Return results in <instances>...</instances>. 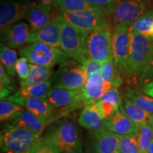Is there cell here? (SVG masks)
Masks as SVG:
<instances>
[{"instance_id": "d6986e66", "label": "cell", "mask_w": 153, "mask_h": 153, "mask_svg": "<svg viewBox=\"0 0 153 153\" xmlns=\"http://www.w3.org/2000/svg\"><path fill=\"white\" fill-rule=\"evenodd\" d=\"M82 91L85 104L87 105L98 102L108 90L104 83L101 74H96L87 79L85 87L82 88Z\"/></svg>"}, {"instance_id": "e0dca14e", "label": "cell", "mask_w": 153, "mask_h": 153, "mask_svg": "<svg viewBox=\"0 0 153 153\" xmlns=\"http://www.w3.org/2000/svg\"><path fill=\"white\" fill-rule=\"evenodd\" d=\"M94 153H118L120 135L101 128L90 131Z\"/></svg>"}, {"instance_id": "f35d334b", "label": "cell", "mask_w": 153, "mask_h": 153, "mask_svg": "<svg viewBox=\"0 0 153 153\" xmlns=\"http://www.w3.org/2000/svg\"><path fill=\"white\" fill-rule=\"evenodd\" d=\"M32 153H57V152L53 145L43 136L33 149Z\"/></svg>"}, {"instance_id": "4dcf8cb0", "label": "cell", "mask_w": 153, "mask_h": 153, "mask_svg": "<svg viewBox=\"0 0 153 153\" xmlns=\"http://www.w3.org/2000/svg\"><path fill=\"white\" fill-rule=\"evenodd\" d=\"M153 140V128L148 123L139 125V131L137 135L140 153H148V149Z\"/></svg>"}, {"instance_id": "d590c367", "label": "cell", "mask_w": 153, "mask_h": 153, "mask_svg": "<svg viewBox=\"0 0 153 153\" xmlns=\"http://www.w3.org/2000/svg\"><path fill=\"white\" fill-rule=\"evenodd\" d=\"M97 106L98 107L99 112L102 116L103 119H106V118L110 117L112 115H114L115 113L117 112L118 108L114 106V105L108 101L99 100L98 102L96 103Z\"/></svg>"}, {"instance_id": "f1b7e54d", "label": "cell", "mask_w": 153, "mask_h": 153, "mask_svg": "<svg viewBox=\"0 0 153 153\" xmlns=\"http://www.w3.org/2000/svg\"><path fill=\"white\" fill-rule=\"evenodd\" d=\"M126 97L140 108L153 114V98L137 89H128Z\"/></svg>"}, {"instance_id": "5b68a950", "label": "cell", "mask_w": 153, "mask_h": 153, "mask_svg": "<svg viewBox=\"0 0 153 153\" xmlns=\"http://www.w3.org/2000/svg\"><path fill=\"white\" fill-rule=\"evenodd\" d=\"M19 54L26 57L30 64L53 68L70 64V58L60 48L53 47L41 43H33L19 49Z\"/></svg>"}, {"instance_id": "83f0119b", "label": "cell", "mask_w": 153, "mask_h": 153, "mask_svg": "<svg viewBox=\"0 0 153 153\" xmlns=\"http://www.w3.org/2000/svg\"><path fill=\"white\" fill-rule=\"evenodd\" d=\"M0 60L1 65L9 75L11 76L16 75L15 65L17 60V53L14 50L1 43L0 47Z\"/></svg>"}, {"instance_id": "8fae6325", "label": "cell", "mask_w": 153, "mask_h": 153, "mask_svg": "<svg viewBox=\"0 0 153 153\" xmlns=\"http://www.w3.org/2000/svg\"><path fill=\"white\" fill-rule=\"evenodd\" d=\"M53 87L68 89H82L87 78L83 65L74 64L62 67L53 74Z\"/></svg>"}, {"instance_id": "8d00e7d4", "label": "cell", "mask_w": 153, "mask_h": 153, "mask_svg": "<svg viewBox=\"0 0 153 153\" xmlns=\"http://www.w3.org/2000/svg\"><path fill=\"white\" fill-rule=\"evenodd\" d=\"M0 87H6L11 92L16 90V84L14 79L5 71L1 64H0Z\"/></svg>"}, {"instance_id": "ee69618b", "label": "cell", "mask_w": 153, "mask_h": 153, "mask_svg": "<svg viewBox=\"0 0 153 153\" xmlns=\"http://www.w3.org/2000/svg\"><path fill=\"white\" fill-rule=\"evenodd\" d=\"M32 150L30 151V152H24V153H32ZM3 153H14V152H3Z\"/></svg>"}, {"instance_id": "603a6c76", "label": "cell", "mask_w": 153, "mask_h": 153, "mask_svg": "<svg viewBox=\"0 0 153 153\" xmlns=\"http://www.w3.org/2000/svg\"><path fill=\"white\" fill-rule=\"evenodd\" d=\"M123 106L128 117L137 124L148 123L153 128V114H150L132 102L127 97H123Z\"/></svg>"}, {"instance_id": "8992f818", "label": "cell", "mask_w": 153, "mask_h": 153, "mask_svg": "<svg viewBox=\"0 0 153 153\" xmlns=\"http://www.w3.org/2000/svg\"><path fill=\"white\" fill-rule=\"evenodd\" d=\"M41 135L19 126L7 124L1 133L2 152L24 153L31 151L39 142Z\"/></svg>"}, {"instance_id": "1f68e13d", "label": "cell", "mask_w": 153, "mask_h": 153, "mask_svg": "<svg viewBox=\"0 0 153 153\" xmlns=\"http://www.w3.org/2000/svg\"><path fill=\"white\" fill-rule=\"evenodd\" d=\"M118 153H140L137 137L120 135Z\"/></svg>"}, {"instance_id": "b9f144b4", "label": "cell", "mask_w": 153, "mask_h": 153, "mask_svg": "<svg viewBox=\"0 0 153 153\" xmlns=\"http://www.w3.org/2000/svg\"><path fill=\"white\" fill-rule=\"evenodd\" d=\"M38 1V3L44 4H47L50 6H53L55 7V4H56L57 0H36Z\"/></svg>"}, {"instance_id": "484cf974", "label": "cell", "mask_w": 153, "mask_h": 153, "mask_svg": "<svg viewBox=\"0 0 153 153\" xmlns=\"http://www.w3.org/2000/svg\"><path fill=\"white\" fill-rule=\"evenodd\" d=\"M53 87L52 80L43 82V83L36 84L28 87H21L17 91L19 94L25 97H33V98L46 99L49 91Z\"/></svg>"}, {"instance_id": "3957f363", "label": "cell", "mask_w": 153, "mask_h": 153, "mask_svg": "<svg viewBox=\"0 0 153 153\" xmlns=\"http://www.w3.org/2000/svg\"><path fill=\"white\" fill-rule=\"evenodd\" d=\"M153 0H117L104 7L111 27L116 25L131 26L139 17L152 8Z\"/></svg>"}, {"instance_id": "277c9868", "label": "cell", "mask_w": 153, "mask_h": 153, "mask_svg": "<svg viewBox=\"0 0 153 153\" xmlns=\"http://www.w3.org/2000/svg\"><path fill=\"white\" fill-rule=\"evenodd\" d=\"M60 26V49L69 58L84 65L89 57L86 51L87 33L68 23L61 15H57Z\"/></svg>"}, {"instance_id": "6da1fadb", "label": "cell", "mask_w": 153, "mask_h": 153, "mask_svg": "<svg viewBox=\"0 0 153 153\" xmlns=\"http://www.w3.org/2000/svg\"><path fill=\"white\" fill-rule=\"evenodd\" d=\"M131 51L125 76L138 85L139 79L148 64L153 48V38L129 28Z\"/></svg>"}, {"instance_id": "f546056e", "label": "cell", "mask_w": 153, "mask_h": 153, "mask_svg": "<svg viewBox=\"0 0 153 153\" xmlns=\"http://www.w3.org/2000/svg\"><path fill=\"white\" fill-rule=\"evenodd\" d=\"M25 110L22 105H19L12 101L1 99L0 101V119L1 121H6L14 119Z\"/></svg>"}, {"instance_id": "836d02e7", "label": "cell", "mask_w": 153, "mask_h": 153, "mask_svg": "<svg viewBox=\"0 0 153 153\" xmlns=\"http://www.w3.org/2000/svg\"><path fill=\"white\" fill-rule=\"evenodd\" d=\"M153 81V48L152 50V53L150 57L148 64L145 67L144 70H143L142 74L139 79L138 85L141 86V87L143 86L150 83Z\"/></svg>"}, {"instance_id": "d6a6232c", "label": "cell", "mask_w": 153, "mask_h": 153, "mask_svg": "<svg viewBox=\"0 0 153 153\" xmlns=\"http://www.w3.org/2000/svg\"><path fill=\"white\" fill-rule=\"evenodd\" d=\"M16 74L22 80H25L28 77L30 74V63L26 57L22 56L17 59L15 65Z\"/></svg>"}, {"instance_id": "30bf717a", "label": "cell", "mask_w": 153, "mask_h": 153, "mask_svg": "<svg viewBox=\"0 0 153 153\" xmlns=\"http://www.w3.org/2000/svg\"><path fill=\"white\" fill-rule=\"evenodd\" d=\"M46 99L53 107L60 110L62 117L85 105L82 89L74 90L52 87Z\"/></svg>"}, {"instance_id": "2e32d148", "label": "cell", "mask_w": 153, "mask_h": 153, "mask_svg": "<svg viewBox=\"0 0 153 153\" xmlns=\"http://www.w3.org/2000/svg\"><path fill=\"white\" fill-rule=\"evenodd\" d=\"M33 43H41L60 48V26L57 16L43 28L32 32L28 44Z\"/></svg>"}, {"instance_id": "7a4b0ae2", "label": "cell", "mask_w": 153, "mask_h": 153, "mask_svg": "<svg viewBox=\"0 0 153 153\" xmlns=\"http://www.w3.org/2000/svg\"><path fill=\"white\" fill-rule=\"evenodd\" d=\"M43 137L57 153H83L79 132L75 123L64 120L53 126Z\"/></svg>"}, {"instance_id": "7c38bea8", "label": "cell", "mask_w": 153, "mask_h": 153, "mask_svg": "<svg viewBox=\"0 0 153 153\" xmlns=\"http://www.w3.org/2000/svg\"><path fill=\"white\" fill-rule=\"evenodd\" d=\"M86 51L89 58L102 64L113 57L110 28L89 34L86 40Z\"/></svg>"}, {"instance_id": "4fadbf2b", "label": "cell", "mask_w": 153, "mask_h": 153, "mask_svg": "<svg viewBox=\"0 0 153 153\" xmlns=\"http://www.w3.org/2000/svg\"><path fill=\"white\" fill-rule=\"evenodd\" d=\"M103 128L118 135L137 137L139 125L128 117L122 104L117 112L104 120Z\"/></svg>"}, {"instance_id": "ffe728a7", "label": "cell", "mask_w": 153, "mask_h": 153, "mask_svg": "<svg viewBox=\"0 0 153 153\" xmlns=\"http://www.w3.org/2000/svg\"><path fill=\"white\" fill-rule=\"evenodd\" d=\"M78 122L82 127L90 131L103 128L104 119L96 103L84 106L83 110L79 115Z\"/></svg>"}, {"instance_id": "5bb4252c", "label": "cell", "mask_w": 153, "mask_h": 153, "mask_svg": "<svg viewBox=\"0 0 153 153\" xmlns=\"http://www.w3.org/2000/svg\"><path fill=\"white\" fill-rule=\"evenodd\" d=\"M32 3L22 4L13 0H2L0 7V28L7 29L26 18V11Z\"/></svg>"}, {"instance_id": "52a82bcc", "label": "cell", "mask_w": 153, "mask_h": 153, "mask_svg": "<svg viewBox=\"0 0 153 153\" xmlns=\"http://www.w3.org/2000/svg\"><path fill=\"white\" fill-rule=\"evenodd\" d=\"M68 23L87 35L99 30L111 28L110 22L104 7L77 12L60 14Z\"/></svg>"}, {"instance_id": "9c48e42d", "label": "cell", "mask_w": 153, "mask_h": 153, "mask_svg": "<svg viewBox=\"0 0 153 153\" xmlns=\"http://www.w3.org/2000/svg\"><path fill=\"white\" fill-rule=\"evenodd\" d=\"M6 100L22 105L43 120L47 126L62 118L60 110L53 107L46 99L25 97L16 92L9 96Z\"/></svg>"}, {"instance_id": "4316f807", "label": "cell", "mask_w": 153, "mask_h": 153, "mask_svg": "<svg viewBox=\"0 0 153 153\" xmlns=\"http://www.w3.org/2000/svg\"><path fill=\"white\" fill-rule=\"evenodd\" d=\"M130 28L153 38V7L131 24Z\"/></svg>"}, {"instance_id": "74e56055", "label": "cell", "mask_w": 153, "mask_h": 153, "mask_svg": "<svg viewBox=\"0 0 153 153\" xmlns=\"http://www.w3.org/2000/svg\"><path fill=\"white\" fill-rule=\"evenodd\" d=\"M85 68L86 75L87 78L89 79L90 76L96 74H100L102 68V63L93 59L88 58L83 65Z\"/></svg>"}, {"instance_id": "ac0fdd59", "label": "cell", "mask_w": 153, "mask_h": 153, "mask_svg": "<svg viewBox=\"0 0 153 153\" xmlns=\"http://www.w3.org/2000/svg\"><path fill=\"white\" fill-rule=\"evenodd\" d=\"M53 18L52 6L34 2L28 8L25 19L33 32L43 28Z\"/></svg>"}, {"instance_id": "cb8c5ba5", "label": "cell", "mask_w": 153, "mask_h": 153, "mask_svg": "<svg viewBox=\"0 0 153 153\" xmlns=\"http://www.w3.org/2000/svg\"><path fill=\"white\" fill-rule=\"evenodd\" d=\"M54 72L52 68L37 65L30 63V74L28 77L25 80H21V87L43 83L48 81L52 78Z\"/></svg>"}, {"instance_id": "d4e9b609", "label": "cell", "mask_w": 153, "mask_h": 153, "mask_svg": "<svg viewBox=\"0 0 153 153\" xmlns=\"http://www.w3.org/2000/svg\"><path fill=\"white\" fill-rule=\"evenodd\" d=\"M55 7L62 13H72L97 8L85 0H57Z\"/></svg>"}, {"instance_id": "e575fe53", "label": "cell", "mask_w": 153, "mask_h": 153, "mask_svg": "<svg viewBox=\"0 0 153 153\" xmlns=\"http://www.w3.org/2000/svg\"><path fill=\"white\" fill-rule=\"evenodd\" d=\"M100 100L106 101L111 103L119 109L120 106L123 104V99L118 91V88H113L103 96Z\"/></svg>"}, {"instance_id": "60d3db41", "label": "cell", "mask_w": 153, "mask_h": 153, "mask_svg": "<svg viewBox=\"0 0 153 153\" xmlns=\"http://www.w3.org/2000/svg\"><path fill=\"white\" fill-rule=\"evenodd\" d=\"M141 90L145 94L150 96L153 98V81L141 87Z\"/></svg>"}, {"instance_id": "7402d4cb", "label": "cell", "mask_w": 153, "mask_h": 153, "mask_svg": "<svg viewBox=\"0 0 153 153\" xmlns=\"http://www.w3.org/2000/svg\"><path fill=\"white\" fill-rule=\"evenodd\" d=\"M100 74L108 91L113 88H118L123 83V78L116 70L113 57L103 63Z\"/></svg>"}, {"instance_id": "ab89813d", "label": "cell", "mask_w": 153, "mask_h": 153, "mask_svg": "<svg viewBox=\"0 0 153 153\" xmlns=\"http://www.w3.org/2000/svg\"><path fill=\"white\" fill-rule=\"evenodd\" d=\"M88 3L97 6V7H105L107 6L111 5L113 4L116 2L117 0H85Z\"/></svg>"}, {"instance_id": "ba28073f", "label": "cell", "mask_w": 153, "mask_h": 153, "mask_svg": "<svg viewBox=\"0 0 153 153\" xmlns=\"http://www.w3.org/2000/svg\"><path fill=\"white\" fill-rule=\"evenodd\" d=\"M130 26L116 25L110 28L112 55L116 70L125 76L131 51Z\"/></svg>"}, {"instance_id": "9a60e30c", "label": "cell", "mask_w": 153, "mask_h": 153, "mask_svg": "<svg viewBox=\"0 0 153 153\" xmlns=\"http://www.w3.org/2000/svg\"><path fill=\"white\" fill-rule=\"evenodd\" d=\"M32 30L26 22L16 23L1 30V41L11 48H17L28 43Z\"/></svg>"}, {"instance_id": "7bdbcfd3", "label": "cell", "mask_w": 153, "mask_h": 153, "mask_svg": "<svg viewBox=\"0 0 153 153\" xmlns=\"http://www.w3.org/2000/svg\"><path fill=\"white\" fill-rule=\"evenodd\" d=\"M148 153H153V140H152V142H151L150 146H149Z\"/></svg>"}, {"instance_id": "44dd1931", "label": "cell", "mask_w": 153, "mask_h": 153, "mask_svg": "<svg viewBox=\"0 0 153 153\" xmlns=\"http://www.w3.org/2000/svg\"><path fill=\"white\" fill-rule=\"evenodd\" d=\"M9 123L27 129L39 135H42L44 130L47 127L43 120L26 108L19 116L10 120Z\"/></svg>"}]
</instances>
